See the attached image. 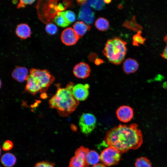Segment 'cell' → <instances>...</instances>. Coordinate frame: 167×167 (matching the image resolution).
Wrapping results in <instances>:
<instances>
[{"label": "cell", "instance_id": "obj_5", "mask_svg": "<svg viewBox=\"0 0 167 167\" xmlns=\"http://www.w3.org/2000/svg\"><path fill=\"white\" fill-rule=\"evenodd\" d=\"M121 156V153L118 149L113 146H109L101 152L100 161L104 165L110 166L118 164Z\"/></svg>", "mask_w": 167, "mask_h": 167}, {"label": "cell", "instance_id": "obj_11", "mask_svg": "<svg viewBox=\"0 0 167 167\" xmlns=\"http://www.w3.org/2000/svg\"><path fill=\"white\" fill-rule=\"evenodd\" d=\"M91 69L89 65L84 62H80L76 65L73 69V73L76 77L84 79L90 75Z\"/></svg>", "mask_w": 167, "mask_h": 167}, {"label": "cell", "instance_id": "obj_29", "mask_svg": "<svg viewBox=\"0 0 167 167\" xmlns=\"http://www.w3.org/2000/svg\"><path fill=\"white\" fill-rule=\"evenodd\" d=\"M35 1L34 0H21L19 2L18 4L17 8L19 9L21 8H24L26 5L28 4H31L33 3Z\"/></svg>", "mask_w": 167, "mask_h": 167}, {"label": "cell", "instance_id": "obj_9", "mask_svg": "<svg viewBox=\"0 0 167 167\" xmlns=\"http://www.w3.org/2000/svg\"><path fill=\"white\" fill-rule=\"evenodd\" d=\"M85 3L80 9L78 19L88 24H92L94 19V13L89 5Z\"/></svg>", "mask_w": 167, "mask_h": 167}, {"label": "cell", "instance_id": "obj_33", "mask_svg": "<svg viewBox=\"0 0 167 167\" xmlns=\"http://www.w3.org/2000/svg\"><path fill=\"white\" fill-rule=\"evenodd\" d=\"M92 167H106L105 165L103 164H98L95 165H93Z\"/></svg>", "mask_w": 167, "mask_h": 167}, {"label": "cell", "instance_id": "obj_31", "mask_svg": "<svg viewBox=\"0 0 167 167\" xmlns=\"http://www.w3.org/2000/svg\"><path fill=\"white\" fill-rule=\"evenodd\" d=\"M35 167H54L52 163L46 161H42L37 163Z\"/></svg>", "mask_w": 167, "mask_h": 167}, {"label": "cell", "instance_id": "obj_23", "mask_svg": "<svg viewBox=\"0 0 167 167\" xmlns=\"http://www.w3.org/2000/svg\"><path fill=\"white\" fill-rule=\"evenodd\" d=\"M135 167H152L150 161L144 157L137 159L135 163Z\"/></svg>", "mask_w": 167, "mask_h": 167}, {"label": "cell", "instance_id": "obj_17", "mask_svg": "<svg viewBox=\"0 0 167 167\" xmlns=\"http://www.w3.org/2000/svg\"><path fill=\"white\" fill-rule=\"evenodd\" d=\"M86 159L79 156L75 155L71 159L69 167H88Z\"/></svg>", "mask_w": 167, "mask_h": 167}, {"label": "cell", "instance_id": "obj_19", "mask_svg": "<svg viewBox=\"0 0 167 167\" xmlns=\"http://www.w3.org/2000/svg\"><path fill=\"white\" fill-rule=\"evenodd\" d=\"M100 160V156L94 150L89 151L86 156V161L89 165H95L97 164Z\"/></svg>", "mask_w": 167, "mask_h": 167}, {"label": "cell", "instance_id": "obj_20", "mask_svg": "<svg viewBox=\"0 0 167 167\" xmlns=\"http://www.w3.org/2000/svg\"><path fill=\"white\" fill-rule=\"evenodd\" d=\"M122 26L137 32L141 31V30L143 29L142 27L138 24L136 22L135 16H134L130 21H126L124 22Z\"/></svg>", "mask_w": 167, "mask_h": 167}, {"label": "cell", "instance_id": "obj_34", "mask_svg": "<svg viewBox=\"0 0 167 167\" xmlns=\"http://www.w3.org/2000/svg\"><path fill=\"white\" fill-rule=\"evenodd\" d=\"M104 1L106 3H109L111 2V1L110 0H104Z\"/></svg>", "mask_w": 167, "mask_h": 167}, {"label": "cell", "instance_id": "obj_28", "mask_svg": "<svg viewBox=\"0 0 167 167\" xmlns=\"http://www.w3.org/2000/svg\"><path fill=\"white\" fill-rule=\"evenodd\" d=\"M45 30L48 34L53 35L55 34L58 31V28L54 24L49 23L45 26Z\"/></svg>", "mask_w": 167, "mask_h": 167}, {"label": "cell", "instance_id": "obj_25", "mask_svg": "<svg viewBox=\"0 0 167 167\" xmlns=\"http://www.w3.org/2000/svg\"><path fill=\"white\" fill-rule=\"evenodd\" d=\"M87 3L89 5L97 10L102 9L105 3L104 0H90L88 1Z\"/></svg>", "mask_w": 167, "mask_h": 167}, {"label": "cell", "instance_id": "obj_15", "mask_svg": "<svg viewBox=\"0 0 167 167\" xmlns=\"http://www.w3.org/2000/svg\"><path fill=\"white\" fill-rule=\"evenodd\" d=\"M15 33L18 37L24 39L30 37L31 32L30 27L27 24L23 23L17 25Z\"/></svg>", "mask_w": 167, "mask_h": 167}, {"label": "cell", "instance_id": "obj_21", "mask_svg": "<svg viewBox=\"0 0 167 167\" xmlns=\"http://www.w3.org/2000/svg\"><path fill=\"white\" fill-rule=\"evenodd\" d=\"M54 20L58 26L62 27H66L70 24L64 15L62 11L58 12Z\"/></svg>", "mask_w": 167, "mask_h": 167}, {"label": "cell", "instance_id": "obj_3", "mask_svg": "<svg viewBox=\"0 0 167 167\" xmlns=\"http://www.w3.org/2000/svg\"><path fill=\"white\" fill-rule=\"evenodd\" d=\"M126 42L116 37L107 41L102 51L109 61L119 65L124 60L126 53Z\"/></svg>", "mask_w": 167, "mask_h": 167}, {"label": "cell", "instance_id": "obj_24", "mask_svg": "<svg viewBox=\"0 0 167 167\" xmlns=\"http://www.w3.org/2000/svg\"><path fill=\"white\" fill-rule=\"evenodd\" d=\"M141 31H139L133 37L132 44L134 46H139V45H143L146 39L141 35Z\"/></svg>", "mask_w": 167, "mask_h": 167}, {"label": "cell", "instance_id": "obj_12", "mask_svg": "<svg viewBox=\"0 0 167 167\" xmlns=\"http://www.w3.org/2000/svg\"><path fill=\"white\" fill-rule=\"evenodd\" d=\"M25 90L30 94L34 95L41 91V89L34 77L29 75L26 79Z\"/></svg>", "mask_w": 167, "mask_h": 167}, {"label": "cell", "instance_id": "obj_14", "mask_svg": "<svg viewBox=\"0 0 167 167\" xmlns=\"http://www.w3.org/2000/svg\"><path fill=\"white\" fill-rule=\"evenodd\" d=\"M139 64L135 59L128 58L126 60L123 64V69L127 74L134 73L138 69Z\"/></svg>", "mask_w": 167, "mask_h": 167}, {"label": "cell", "instance_id": "obj_26", "mask_svg": "<svg viewBox=\"0 0 167 167\" xmlns=\"http://www.w3.org/2000/svg\"><path fill=\"white\" fill-rule=\"evenodd\" d=\"M89 149L83 146H81L77 149L75 152V155L79 156L86 159V156Z\"/></svg>", "mask_w": 167, "mask_h": 167}, {"label": "cell", "instance_id": "obj_27", "mask_svg": "<svg viewBox=\"0 0 167 167\" xmlns=\"http://www.w3.org/2000/svg\"><path fill=\"white\" fill-rule=\"evenodd\" d=\"M62 12L69 23L71 24L75 20V15L72 11L70 10L62 11Z\"/></svg>", "mask_w": 167, "mask_h": 167}, {"label": "cell", "instance_id": "obj_10", "mask_svg": "<svg viewBox=\"0 0 167 167\" xmlns=\"http://www.w3.org/2000/svg\"><path fill=\"white\" fill-rule=\"evenodd\" d=\"M118 119L121 122H127L132 118L134 112L132 109L127 105H122L119 107L116 112Z\"/></svg>", "mask_w": 167, "mask_h": 167}, {"label": "cell", "instance_id": "obj_6", "mask_svg": "<svg viewBox=\"0 0 167 167\" xmlns=\"http://www.w3.org/2000/svg\"><path fill=\"white\" fill-rule=\"evenodd\" d=\"M96 122L95 116L90 113H84L80 117L79 125L81 132L88 135L95 129Z\"/></svg>", "mask_w": 167, "mask_h": 167}, {"label": "cell", "instance_id": "obj_4", "mask_svg": "<svg viewBox=\"0 0 167 167\" xmlns=\"http://www.w3.org/2000/svg\"><path fill=\"white\" fill-rule=\"evenodd\" d=\"M30 75L36 79L41 89V93L46 92L55 80V77L47 70H41L32 68L30 70Z\"/></svg>", "mask_w": 167, "mask_h": 167}, {"label": "cell", "instance_id": "obj_32", "mask_svg": "<svg viewBox=\"0 0 167 167\" xmlns=\"http://www.w3.org/2000/svg\"><path fill=\"white\" fill-rule=\"evenodd\" d=\"M164 40L166 43V46L161 55L164 59H167V35L164 37Z\"/></svg>", "mask_w": 167, "mask_h": 167}, {"label": "cell", "instance_id": "obj_8", "mask_svg": "<svg viewBox=\"0 0 167 167\" xmlns=\"http://www.w3.org/2000/svg\"><path fill=\"white\" fill-rule=\"evenodd\" d=\"M79 37L73 28L71 27L65 29L62 32L61 37L62 43L67 45H72L75 44Z\"/></svg>", "mask_w": 167, "mask_h": 167}, {"label": "cell", "instance_id": "obj_18", "mask_svg": "<svg viewBox=\"0 0 167 167\" xmlns=\"http://www.w3.org/2000/svg\"><path fill=\"white\" fill-rule=\"evenodd\" d=\"M1 161L3 165L6 167H11L15 163L16 158L15 156L10 153L4 154L1 158Z\"/></svg>", "mask_w": 167, "mask_h": 167}, {"label": "cell", "instance_id": "obj_2", "mask_svg": "<svg viewBox=\"0 0 167 167\" xmlns=\"http://www.w3.org/2000/svg\"><path fill=\"white\" fill-rule=\"evenodd\" d=\"M74 86V84L70 82L65 88H58L56 93L49 101V107L56 109L61 116H69L79 104V101L75 99L72 94Z\"/></svg>", "mask_w": 167, "mask_h": 167}, {"label": "cell", "instance_id": "obj_22", "mask_svg": "<svg viewBox=\"0 0 167 167\" xmlns=\"http://www.w3.org/2000/svg\"><path fill=\"white\" fill-rule=\"evenodd\" d=\"M95 24L96 28L101 31L107 30L109 26L108 21L103 17H100L97 19L95 21Z\"/></svg>", "mask_w": 167, "mask_h": 167}, {"label": "cell", "instance_id": "obj_7", "mask_svg": "<svg viewBox=\"0 0 167 167\" xmlns=\"http://www.w3.org/2000/svg\"><path fill=\"white\" fill-rule=\"evenodd\" d=\"M89 88V84H78L74 85L72 89V94L74 97L77 100L84 101L88 96Z\"/></svg>", "mask_w": 167, "mask_h": 167}, {"label": "cell", "instance_id": "obj_1", "mask_svg": "<svg viewBox=\"0 0 167 167\" xmlns=\"http://www.w3.org/2000/svg\"><path fill=\"white\" fill-rule=\"evenodd\" d=\"M137 125H119L106 131L104 141L107 144L112 146L123 153L131 149L136 150L143 142L141 131Z\"/></svg>", "mask_w": 167, "mask_h": 167}, {"label": "cell", "instance_id": "obj_13", "mask_svg": "<svg viewBox=\"0 0 167 167\" xmlns=\"http://www.w3.org/2000/svg\"><path fill=\"white\" fill-rule=\"evenodd\" d=\"M28 71L24 67L17 66L12 73V78L17 81L22 82L26 80L28 75Z\"/></svg>", "mask_w": 167, "mask_h": 167}, {"label": "cell", "instance_id": "obj_16", "mask_svg": "<svg viewBox=\"0 0 167 167\" xmlns=\"http://www.w3.org/2000/svg\"><path fill=\"white\" fill-rule=\"evenodd\" d=\"M73 27L74 31L79 37H82L91 27L90 25L82 21L75 22Z\"/></svg>", "mask_w": 167, "mask_h": 167}, {"label": "cell", "instance_id": "obj_30", "mask_svg": "<svg viewBox=\"0 0 167 167\" xmlns=\"http://www.w3.org/2000/svg\"><path fill=\"white\" fill-rule=\"evenodd\" d=\"M13 143L10 140L5 141L2 145V149L5 151H8L11 150L13 147Z\"/></svg>", "mask_w": 167, "mask_h": 167}]
</instances>
